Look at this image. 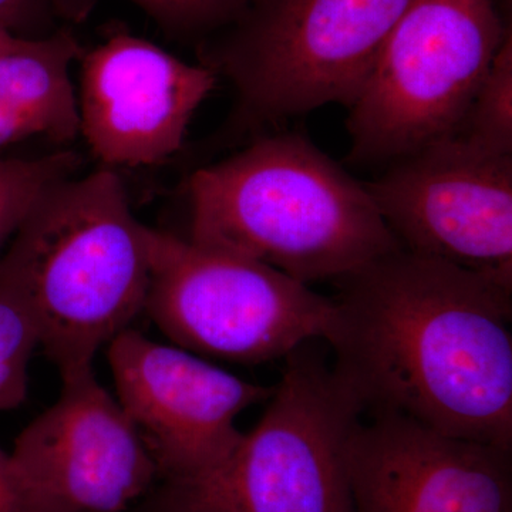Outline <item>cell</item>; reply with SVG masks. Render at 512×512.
I'll return each instance as SVG.
<instances>
[{"instance_id":"obj_1","label":"cell","mask_w":512,"mask_h":512,"mask_svg":"<svg viewBox=\"0 0 512 512\" xmlns=\"http://www.w3.org/2000/svg\"><path fill=\"white\" fill-rule=\"evenodd\" d=\"M326 342L363 417L512 451V291L402 248L335 281Z\"/></svg>"},{"instance_id":"obj_15","label":"cell","mask_w":512,"mask_h":512,"mask_svg":"<svg viewBox=\"0 0 512 512\" xmlns=\"http://www.w3.org/2000/svg\"><path fill=\"white\" fill-rule=\"evenodd\" d=\"M451 137L484 153L512 156L511 30L478 87L466 116Z\"/></svg>"},{"instance_id":"obj_9","label":"cell","mask_w":512,"mask_h":512,"mask_svg":"<svg viewBox=\"0 0 512 512\" xmlns=\"http://www.w3.org/2000/svg\"><path fill=\"white\" fill-rule=\"evenodd\" d=\"M109 362L117 400L160 481L187 480L221 463L244 436L239 414L268 402L275 390L130 328L109 343Z\"/></svg>"},{"instance_id":"obj_8","label":"cell","mask_w":512,"mask_h":512,"mask_svg":"<svg viewBox=\"0 0 512 512\" xmlns=\"http://www.w3.org/2000/svg\"><path fill=\"white\" fill-rule=\"evenodd\" d=\"M365 187L403 251L512 291V156L447 137L387 164Z\"/></svg>"},{"instance_id":"obj_3","label":"cell","mask_w":512,"mask_h":512,"mask_svg":"<svg viewBox=\"0 0 512 512\" xmlns=\"http://www.w3.org/2000/svg\"><path fill=\"white\" fill-rule=\"evenodd\" d=\"M147 229L120 175L103 167L47 190L0 258V279L28 305L60 377L92 369L144 311Z\"/></svg>"},{"instance_id":"obj_19","label":"cell","mask_w":512,"mask_h":512,"mask_svg":"<svg viewBox=\"0 0 512 512\" xmlns=\"http://www.w3.org/2000/svg\"><path fill=\"white\" fill-rule=\"evenodd\" d=\"M57 0H0V26L12 35L32 37L30 30L40 25Z\"/></svg>"},{"instance_id":"obj_18","label":"cell","mask_w":512,"mask_h":512,"mask_svg":"<svg viewBox=\"0 0 512 512\" xmlns=\"http://www.w3.org/2000/svg\"><path fill=\"white\" fill-rule=\"evenodd\" d=\"M0 512H64L0 448Z\"/></svg>"},{"instance_id":"obj_2","label":"cell","mask_w":512,"mask_h":512,"mask_svg":"<svg viewBox=\"0 0 512 512\" xmlns=\"http://www.w3.org/2000/svg\"><path fill=\"white\" fill-rule=\"evenodd\" d=\"M187 192L188 239L302 284L338 281L400 249L365 184L302 134L256 136L195 170Z\"/></svg>"},{"instance_id":"obj_12","label":"cell","mask_w":512,"mask_h":512,"mask_svg":"<svg viewBox=\"0 0 512 512\" xmlns=\"http://www.w3.org/2000/svg\"><path fill=\"white\" fill-rule=\"evenodd\" d=\"M349 474L355 512H512V451L403 417H363Z\"/></svg>"},{"instance_id":"obj_20","label":"cell","mask_w":512,"mask_h":512,"mask_svg":"<svg viewBox=\"0 0 512 512\" xmlns=\"http://www.w3.org/2000/svg\"><path fill=\"white\" fill-rule=\"evenodd\" d=\"M13 37H15V35H12V33H10L9 30L3 28V26H0V50H2L3 47L8 45V43L10 42V40L13 39Z\"/></svg>"},{"instance_id":"obj_16","label":"cell","mask_w":512,"mask_h":512,"mask_svg":"<svg viewBox=\"0 0 512 512\" xmlns=\"http://www.w3.org/2000/svg\"><path fill=\"white\" fill-rule=\"evenodd\" d=\"M36 348H40L39 332L28 305L0 279V412L25 403L29 362Z\"/></svg>"},{"instance_id":"obj_17","label":"cell","mask_w":512,"mask_h":512,"mask_svg":"<svg viewBox=\"0 0 512 512\" xmlns=\"http://www.w3.org/2000/svg\"><path fill=\"white\" fill-rule=\"evenodd\" d=\"M146 12L165 33L177 37L204 35L235 22L251 0H128ZM92 0H57V10L83 18Z\"/></svg>"},{"instance_id":"obj_7","label":"cell","mask_w":512,"mask_h":512,"mask_svg":"<svg viewBox=\"0 0 512 512\" xmlns=\"http://www.w3.org/2000/svg\"><path fill=\"white\" fill-rule=\"evenodd\" d=\"M144 311L178 348L245 365L328 340L335 302L271 266L147 229Z\"/></svg>"},{"instance_id":"obj_10","label":"cell","mask_w":512,"mask_h":512,"mask_svg":"<svg viewBox=\"0 0 512 512\" xmlns=\"http://www.w3.org/2000/svg\"><path fill=\"white\" fill-rule=\"evenodd\" d=\"M80 136L103 167H150L183 148L195 111L217 83L143 37L116 32L80 57Z\"/></svg>"},{"instance_id":"obj_11","label":"cell","mask_w":512,"mask_h":512,"mask_svg":"<svg viewBox=\"0 0 512 512\" xmlns=\"http://www.w3.org/2000/svg\"><path fill=\"white\" fill-rule=\"evenodd\" d=\"M10 454L64 512H127L160 481L136 427L93 367L62 377L59 399Z\"/></svg>"},{"instance_id":"obj_13","label":"cell","mask_w":512,"mask_h":512,"mask_svg":"<svg viewBox=\"0 0 512 512\" xmlns=\"http://www.w3.org/2000/svg\"><path fill=\"white\" fill-rule=\"evenodd\" d=\"M83 53L70 30L15 36L0 50V150L32 137L69 144L80 136L70 70Z\"/></svg>"},{"instance_id":"obj_6","label":"cell","mask_w":512,"mask_h":512,"mask_svg":"<svg viewBox=\"0 0 512 512\" xmlns=\"http://www.w3.org/2000/svg\"><path fill=\"white\" fill-rule=\"evenodd\" d=\"M510 30L495 0H412L349 107V163L387 165L453 136Z\"/></svg>"},{"instance_id":"obj_4","label":"cell","mask_w":512,"mask_h":512,"mask_svg":"<svg viewBox=\"0 0 512 512\" xmlns=\"http://www.w3.org/2000/svg\"><path fill=\"white\" fill-rule=\"evenodd\" d=\"M312 343L285 357L265 413L228 457L160 481L131 512H355L349 450L362 407Z\"/></svg>"},{"instance_id":"obj_14","label":"cell","mask_w":512,"mask_h":512,"mask_svg":"<svg viewBox=\"0 0 512 512\" xmlns=\"http://www.w3.org/2000/svg\"><path fill=\"white\" fill-rule=\"evenodd\" d=\"M82 154L60 150L37 158H0V251L15 237L47 190L74 177Z\"/></svg>"},{"instance_id":"obj_5","label":"cell","mask_w":512,"mask_h":512,"mask_svg":"<svg viewBox=\"0 0 512 512\" xmlns=\"http://www.w3.org/2000/svg\"><path fill=\"white\" fill-rule=\"evenodd\" d=\"M412 0H251L201 64L227 80L225 136L268 130L328 104L350 107Z\"/></svg>"}]
</instances>
